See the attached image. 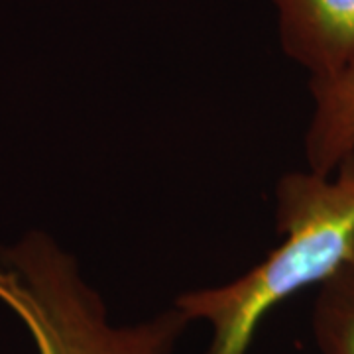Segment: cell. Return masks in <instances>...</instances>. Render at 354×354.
I'll use <instances>...</instances> for the list:
<instances>
[{
    "label": "cell",
    "instance_id": "3",
    "mask_svg": "<svg viewBox=\"0 0 354 354\" xmlns=\"http://www.w3.org/2000/svg\"><path fill=\"white\" fill-rule=\"evenodd\" d=\"M281 51L309 79L337 73L354 59V0H270Z\"/></svg>",
    "mask_w": 354,
    "mask_h": 354
},
{
    "label": "cell",
    "instance_id": "4",
    "mask_svg": "<svg viewBox=\"0 0 354 354\" xmlns=\"http://www.w3.org/2000/svg\"><path fill=\"white\" fill-rule=\"evenodd\" d=\"M313 101L305 128L307 169L330 176L354 153V59L337 73L307 81Z\"/></svg>",
    "mask_w": 354,
    "mask_h": 354
},
{
    "label": "cell",
    "instance_id": "2",
    "mask_svg": "<svg viewBox=\"0 0 354 354\" xmlns=\"http://www.w3.org/2000/svg\"><path fill=\"white\" fill-rule=\"evenodd\" d=\"M0 304L38 354H176L193 325L174 304L140 321H114L75 256L39 230L0 246Z\"/></svg>",
    "mask_w": 354,
    "mask_h": 354
},
{
    "label": "cell",
    "instance_id": "5",
    "mask_svg": "<svg viewBox=\"0 0 354 354\" xmlns=\"http://www.w3.org/2000/svg\"><path fill=\"white\" fill-rule=\"evenodd\" d=\"M311 333L319 354H354V256L319 286Z\"/></svg>",
    "mask_w": 354,
    "mask_h": 354
},
{
    "label": "cell",
    "instance_id": "1",
    "mask_svg": "<svg viewBox=\"0 0 354 354\" xmlns=\"http://www.w3.org/2000/svg\"><path fill=\"white\" fill-rule=\"evenodd\" d=\"M279 242L239 278L181 291L174 305L211 329L205 354H248L278 305L321 286L354 256V153L330 176L290 171L276 183Z\"/></svg>",
    "mask_w": 354,
    "mask_h": 354
}]
</instances>
